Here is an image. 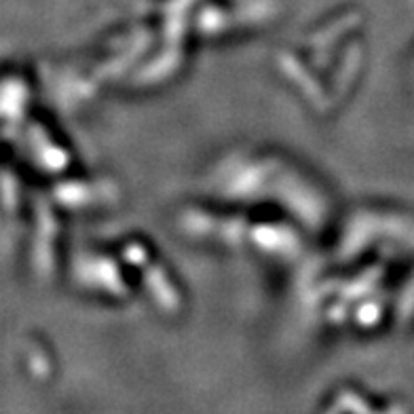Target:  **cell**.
Instances as JSON below:
<instances>
[{"label":"cell","instance_id":"cell-1","mask_svg":"<svg viewBox=\"0 0 414 414\" xmlns=\"http://www.w3.org/2000/svg\"><path fill=\"white\" fill-rule=\"evenodd\" d=\"M207 186L218 201L282 212L309 235L334 220V201L323 180L279 151H231L210 169Z\"/></svg>","mask_w":414,"mask_h":414},{"label":"cell","instance_id":"cell-4","mask_svg":"<svg viewBox=\"0 0 414 414\" xmlns=\"http://www.w3.org/2000/svg\"><path fill=\"white\" fill-rule=\"evenodd\" d=\"M70 275L81 292L106 302L121 305L137 294L131 273L116 250L106 252L85 247L77 252L70 262Z\"/></svg>","mask_w":414,"mask_h":414},{"label":"cell","instance_id":"cell-3","mask_svg":"<svg viewBox=\"0 0 414 414\" xmlns=\"http://www.w3.org/2000/svg\"><path fill=\"white\" fill-rule=\"evenodd\" d=\"M116 252L127 264L137 292H144L163 315H178L182 311L184 296L178 277L155 247L140 237H129L116 243Z\"/></svg>","mask_w":414,"mask_h":414},{"label":"cell","instance_id":"cell-2","mask_svg":"<svg viewBox=\"0 0 414 414\" xmlns=\"http://www.w3.org/2000/svg\"><path fill=\"white\" fill-rule=\"evenodd\" d=\"M176 227L194 243L218 247L275 262H294L307 250L311 237L300 224L282 212L227 201L186 205L176 216Z\"/></svg>","mask_w":414,"mask_h":414}]
</instances>
